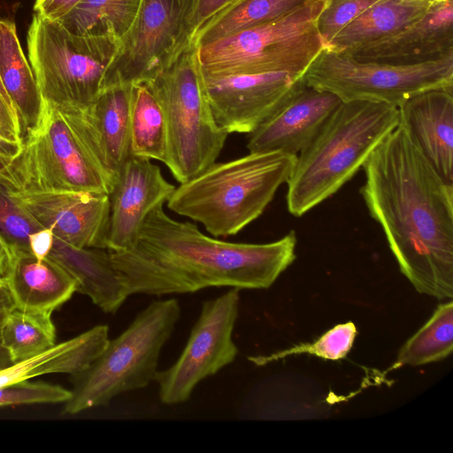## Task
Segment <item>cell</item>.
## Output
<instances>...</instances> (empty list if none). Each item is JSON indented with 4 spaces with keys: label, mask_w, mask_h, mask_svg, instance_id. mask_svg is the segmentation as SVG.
I'll use <instances>...</instances> for the list:
<instances>
[{
    "label": "cell",
    "mask_w": 453,
    "mask_h": 453,
    "mask_svg": "<svg viewBox=\"0 0 453 453\" xmlns=\"http://www.w3.org/2000/svg\"><path fill=\"white\" fill-rule=\"evenodd\" d=\"M362 168L360 194L402 273L415 289L453 297V184L443 180L398 126Z\"/></svg>",
    "instance_id": "obj_1"
},
{
    "label": "cell",
    "mask_w": 453,
    "mask_h": 453,
    "mask_svg": "<svg viewBox=\"0 0 453 453\" xmlns=\"http://www.w3.org/2000/svg\"><path fill=\"white\" fill-rule=\"evenodd\" d=\"M296 242L295 231L267 243L221 241L170 218L159 205L134 249L109 252L129 296H164L211 287L267 288L296 259Z\"/></svg>",
    "instance_id": "obj_2"
},
{
    "label": "cell",
    "mask_w": 453,
    "mask_h": 453,
    "mask_svg": "<svg viewBox=\"0 0 453 453\" xmlns=\"http://www.w3.org/2000/svg\"><path fill=\"white\" fill-rule=\"evenodd\" d=\"M399 124L398 108L342 102L297 156L287 181V207L301 217L335 194Z\"/></svg>",
    "instance_id": "obj_3"
},
{
    "label": "cell",
    "mask_w": 453,
    "mask_h": 453,
    "mask_svg": "<svg viewBox=\"0 0 453 453\" xmlns=\"http://www.w3.org/2000/svg\"><path fill=\"white\" fill-rule=\"evenodd\" d=\"M296 159L280 150H268L214 162L175 188L167 206L201 223L215 237L234 235L264 212L287 183Z\"/></svg>",
    "instance_id": "obj_4"
},
{
    "label": "cell",
    "mask_w": 453,
    "mask_h": 453,
    "mask_svg": "<svg viewBox=\"0 0 453 453\" xmlns=\"http://www.w3.org/2000/svg\"><path fill=\"white\" fill-rule=\"evenodd\" d=\"M84 109L42 100L36 124L10 164L14 192L110 195L115 180L99 161Z\"/></svg>",
    "instance_id": "obj_5"
},
{
    "label": "cell",
    "mask_w": 453,
    "mask_h": 453,
    "mask_svg": "<svg viewBox=\"0 0 453 453\" xmlns=\"http://www.w3.org/2000/svg\"><path fill=\"white\" fill-rule=\"evenodd\" d=\"M180 318L177 299L152 301L83 371L72 375L73 389L63 413L74 415L143 388L157 372L164 345Z\"/></svg>",
    "instance_id": "obj_6"
},
{
    "label": "cell",
    "mask_w": 453,
    "mask_h": 453,
    "mask_svg": "<svg viewBox=\"0 0 453 453\" xmlns=\"http://www.w3.org/2000/svg\"><path fill=\"white\" fill-rule=\"evenodd\" d=\"M146 84L161 104L166 121L165 165L183 183L216 162L228 135L211 111L198 46L192 42Z\"/></svg>",
    "instance_id": "obj_7"
},
{
    "label": "cell",
    "mask_w": 453,
    "mask_h": 453,
    "mask_svg": "<svg viewBox=\"0 0 453 453\" xmlns=\"http://www.w3.org/2000/svg\"><path fill=\"white\" fill-rule=\"evenodd\" d=\"M28 59L42 100L87 108L102 91L119 40L107 34L79 35L59 21L33 15L27 36Z\"/></svg>",
    "instance_id": "obj_8"
},
{
    "label": "cell",
    "mask_w": 453,
    "mask_h": 453,
    "mask_svg": "<svg viewBox=\"0 0 453 453\" xmlns=\"http://www.w3.org/2000/svg\"><path fill=\"white\" fill-rule=\"evenodd\" d=\"M326 0H312L272 22L198 46L209 75L286 72L303 76L325 47L315 22Z\"/></svg>",
    "instance_id": "obj_9"
},
{
    "label": "cell",
    "mask_w": 453,
    "mask_h": 453,
    "mask_svg": "<svg viewBox=\"0 0 453 453\" xmlns=\"http://www.w3.org/2000/svg\"><path fill=\"white\" fill-rule=\"evenodd\" d=\"M310 87L342 102L371 101L399 107L408 98L434 88L453 89V55L412 65L359 62L324 47L303 75Z\"/></svg>",
    "instance_id": "obj_10"
},
{
    "label": "cell",
    "mask_w": 453,
    "mask_h": 453,
    "mask_svg": "<svg viewBox=\"0 0 453 453\" xmlns=\"http://www.w3.org/2000/svg\"><path fill=\"white\" fill-rule=\"evenodd\" d=\"M196 0H142L103 79L102 89L152 80L192 42Z\"/></svg>",
    "instance_id": "obj_11"
},
{
    "label": "cell",
    "mask_w": 453,
    "mask_h": 453,
    "mask_svg": "<svg viewBox=\"0 0 453 453\" xmlns=\"http://www.w3.org/2000/svg\"><path fill=\"white\" fill-rule=\"evenodd\" d=\"M239 290L233 288L203 303L181 354L172 366L155 375L163 403H185L201 380L234 362L238 354L232 335L238 317Z\"/></svg>",
    "instance_id": "obj_12"
},
{
    "label": "cell",
    "mask_w": 453,
    "mask_h": 453,
    "mask_svg": "<svg viewBox=\"0 0 453 453\" xmlns=\"http://www.w3.org/2000/svg\"><path fill=\"white\" fill-rule=\"evenodd\" d=\"M203 75L215 121L228 134L252 133L303 84L286 72Z\"/></svg>",
    "instance_id": "obj_13"
},
{
    "label": "cell",
    "mask_w": 453,
    "mask_h": 453,
    "mask_svg": "<svg viewBox=\"0 0 453 453\" xmlns=\"http://www.w3.org/2000/svg\"><path fill=\"white\" fill-rule=\"evenodd\" d=\"M9 194L31 219L50 229L55 238L75 248L106 250L109 195L88 191Z\"/></svg>",
    "instance_id": "obj_14"
},
{
    "label": "cell",
    "mask_w": 453,
    "mask_h": 453,
    "mask_svg": "<svg viewBox=\"0 0 453 453\" xmlns=\"http://www.w3.org/2000/svg\"><path fill=\"white\" fill-rule=\"evenodd\" d=\"M175 188L150 159L131 155L117 173L109 195L106 250L120 252L134 249L145 219L168 201Z\"/></svg>",
    "instance_id": "obj_15"
},
{
    "label": "cell",
    "mask_w": 453,
    "mask_h": 453,
    "mask_svg": "<svg viewBox=\"0 0 453 453\" xmlns=\"http://www.w3.org/2000/svg\"><path fill=\"white\" fill-rule=\"evenodd\" d=\"M342 101L334 94L307 86L297 90L250 134V152L280 150L297 156L317 136Z\"/></svg>",
    "instance_id": "obj_16"
},
{
    "label": "cell",
    "mask_w": 453,
    "mask_h": 453,
    "mask_svg": "<svg viewBox=\"0 0 453 453\" xmlns=\"http://www.w3.org/2000/svg\"><path fill=\"white\" fill-rule=\"evenodd\" d=\"M359 62L412 65L453 55V0H438L403 30L345 50Z\"/></svg>",
    "instance_id": "obj_17"
},
{
    "label": "cell",
    "mask_w": 453,
    "mask_h": 453,
    "mask_svg": "<svg viewBox=\"0 0 453 453\" xmlns=\"http://www.w3.org/2000/svg\"><path fill=\"white\" fill-rule=\"evenodd\" d=\"M453 89L418 93L398 107L399 125L446 182L453 184Z\"/></svg>",
    "instance_id": "obj_18"
},
{
    "label": "cell",
    "mask_w": 453,
    "mask_h": 453,
    "mask_svg": "<svg viewBox=\"0 0 453 453\" xmlns=\"http://www.w3.org/2000/svg\"><path fill=\"white\" fill-rule=\"evenodd\" d=\"M14 307L52 313L77 290L75 280L57 262L38 260L29 250L15 248L5 280Z\"/></svg>",
    "instance_id": "obj_19"
},
{
    "label": "cell",
    "mask_w": 453,
    "mask_h": 453,
    "mask_svg": "<svg viewBox=\"0 0 453 453\" xmlns=\"http://www.w3.org/2000/svg\"><path fill=\"white\" fill-rule=\"evenodd\" d=\"M48 257L75 280L76 291L105 313H115L129 296L108 250L75 248L54 237Z\"/></svg>",
    "instance_id": "obj_20"
},
{
    "label": "cell",
    "mask_w": 453,
    "mask_h": 453,
    "mask_svg": "<svg viewBox=\"0 0 453 453\" xmlns=\"http://www.w3.org/2000/svg\"><path fill=\"white\" fill-rule=\"evenodd\" d=\"M133 85L102 89L96 101L85 108V116L96 141L105 171L115 180L131 156L130 102Z\"/></svg>",
    "instance_id": "obj_21"
},
{
    "label": "cell",
    "mask_w": 453,
    "mask_h": 453,
    "mask_svg": "<svg viewBox=\"0 0 453 453\" xmlns=\"http://www.w3.org/2000/svg\"><path fill=\"white\" fill-rule=\"evenodd\" d=\"M109 340V326H95L41 354L1 370L0 387L49 373L76 374L100 355Z\"/></svg>",
    "instance_id": "obj_22"
},
{
    "label": "cell",
    "mask_w": 453,
    "mask_h": 453,
    "mask_svg": "<svg viewBox=\"0 0 453 453\" xmlns=\"http://www.w3.org/2000/svg\"><path fill=\"white\" fill-rule=\"evenodd\" d=\"M438 0H378L326 46L345 51L391 36L422 19Z\"/></svg>",
    "instance_id": "obj_23"
},
{
    "label": "cell",
    "mask_w": 453,
    "mask_h": 453,
    "mask_svg": "<svg viewBox=\"0 0 453 453\" xmlns=\"http://www.w3.org/2000/svg\"><path fill=\"white\" fill-rule=\"evenodd\" d=\"M0 80L18 114L24 138L39 119L42 97L15 23L9 19H0Z\"/></svg>",
    "instance_id": "obj_24"
},
{
    "label": "cell",
    "mask_w": 453,
    "mask_h": 453,
    "mask_svg": "<svg viewBox=\"0 0 453 453\" xmlns=\"http://www.w3.org/2000/svg\"><path fill=\"white\" fill-rule=\"evenodd\" d=\"M312 0H236L214 15L194 35L193 42L203 45L239 31L272 22Z\"/></svg>",
    "instance_id": "obj_25"
},
{
    "label": "cell",
    "mask_w": 453,
    "mask_h": 453,
    "mask_svg": "<svg viewBox=\"0 0 453 453\" xmlns=\"http://www.w3.org/2000/svg\"><path fill=\"white\" fill-rule=\"evenodd\" d=\"M130 152L165 164L167 127L158 100L146 83L133 85L130 102Z\"/></svg>",
    "instance_id": "obj_26"
},
{
    "label": "cell",
    "mask_w": 453,
    "mask_h": 453,
    "mask_svg": "<svg viewBox=\"0 0 453 453\" xmlns=\"http://www.w3.org/2000/svg\"><path fill=\"white\" fill-rule=\"evenodd\" d=\"M51 314L16 307L5 311L0 326V340L13 364L41 354L56 344Z\"/></svg>",
    "instance_id": "obj_27"
},
{
    "label": "cell",
    "mask_w": 453,
    "mask_h": 453,
    "mask_svg": "<svg viewBox=\"0 0 453 453\" xmlns=\"http://www.w3.org/2000/svg\"><path fill=\"white\" fill-rule=\"evenodd\" d=\"M142 0H81L59 21L79 35H111L119 41L135 19Z\"/></svg>",
    "instance_id": "obj_28"
},
{
    "label": "cell",
    "mask_w": 453,
    "mask_h": 453,
    "mask_svg": "<svg viewBox=\"0 0 453 453\" xmlns=\"http://www.w3.org/2000/svg\"><path fill=\"white\" fill-rule=\"evenodd\" d=\"M453 349V302L440 304L429 320L401 348L390 370L421 365L449 356Z\"/></svg>",
    "instance_id": "obj_29"
},
{
    "label": "cell",
    "mask_w": 453,
    "mask_h": 453,
    "mask_svg": "<svg viewBox=\"0 0 453 453\" xmlns=\"http://www.w3.org/2000/svg\"><path fill=\"white\" fill-rule=\"evenodd\" d=\"M357 328L353 322L336 325L312 343H303L269 356L250 357L257 365H265L293 355H314L328 360L345 357L351 349Z\"/></svg>",
    "instance_id": "obj_30"
},
{
    "label": "cell",
    "mask_w": 453,
    "mask_h": 453,
    "mask_svg": "<svg viewBox=\"0 0 453 453\" xmlns=\"http://www.w3.org/2000/svg\"><path fill=\"white\" fill-rule=\"evenodd\" d=\"M378 0H326L315 22L324 46Z\"/></svg>",
    "instance_id": "obj_31"
},
{
    "label": "cell",
    "mask_w": 453,
    "mask_h": 453,
    "mask_svg": "<svg viewBox=\"0 0 453 453\" xmlns=\"http://www.w3.org/2000/svg\"><path fill=\"white\" fill-rule=\"evenodd\" d=\"M71 395L61 386L25 380L0 387V406L65 403Z\"/></svg>",
    "instance_id": "obj_32"
},
{
    "label": "cell",
    "mask_w": 453,
    "mask_h": 453,
    "mask_svg": "<svg viewBox=\"0 0 453 453\" xmlns=\"http://www.w3.org/2000/svg\"><path fill=\"white\" fill-rule=\"evenodd\" d=\"M39 229L42 227L15 203L9 190L0 185V234L12 245L29 250L28 235Z\"/></svg>",
    "instance_id": "obj_33"
},
{
    "label": "cell",
    "mask_w": 453,
    "mask_h": 453,
    "mask_svg": "<svg viewBox=\"0 0 453 453\" xmlns=\"http://www.w3.org/2000/svg\"><path fill=\"white\" fill-rule=\"evenodd\" d=\"M0 135L22 143L23 134L19 119L15 110L0 94Z\"/></svg>",
    "instance_id": "obj_34"
},
{
    "label": "cell",
    "mask_w": 453,
    "mask_h": 453,
    "mask_svg": "<svg viewBox=\"0 0 453 453\" xmlns=\"http://www.w3.org/2000/svg\"><path fill=\"white\" fill-rule=\"evenodd\" d=\"M234 1L236 0H196L192 18L194 35L210 19Z\"/></svg>",
    "instance_id": "obj_35"
},
{
    "label": "cell",
    "mask_w": 453,
    "mask_h": 453,
    "mask_svg": "<svg viewBox=\"0 0 453 453\" xmlns=\"http://www.w3.org/2000/svg\"><path fill=\"white\" fill-rule=\"evenodd\" d=\"M81 0H36L35 13L52 20H59Z\"/></svg>",
    "instance_id": "obj_36"
},
{
    "label": "cell",
    "mask_w": 453,
    "mask_h": 453,
    "mask_svg": "<svg viewBox=\"0 0 453 453\" xmlns=\"http://www.w3.org/2000/svg\"><path fill=\"white\" fill-rule=\"evenodd\" d=\"M54 242V234L49 228H42L28 235V247L31 253L38 259L48 257Z\"/></svg>",
    "instance_id": "obj_37"
},
{
    "label": "cell",
    "mask_w": 453,
    "mask_h": 453,
    "mask_svg": "<svg viewBox=\"0 0 453 453\" xmlns=\"http://www.w3.org/2000/svg\"><path fill=\"white\" fill-rule=\"evenodd\" d=\"M15 246L12 245L0 234V283L5 285V280L12 268Z\"/></svg>",
    "instance_id": "obj_38"
},
{
    "label": "cell",
    "mask_w": 453,
    "mask_h": 453,
    "mask_svg": "<svg viewBox=\"0 0 453 453\" xmlns=\"http://www.w3.org/2000/svg\"><path fill=\"white\" fill-rule=\"evenodd\" d=\"M21 146V142L11 141L0 135V155L11 161L19 155Z\"/></svg>",
    "instance_id": "obj_39"
},
{
    "label": "cell",
    "mask_w": 453,
    "mask_h": 453,
    "mask_svg": "<svg viewBox=\"0 0 453 453\" xmlns=\"http://www.w3.org/2000/svg\"><path fill=\"white\" fill-rule=\"evenodd\" d=\"M11 162L10 159L0 155V185L9 191H14L15 185L9 170Z\"/></svg>",
    "instance_id": "obj_40"
},
{
    "label": "cell",
    "mask_w": 453,
    "mask_h": 453,
    "mask_svg": "<svg viewBox=\"0 0 453 453\" xmlns=\"http://www.w3.org/2000/svg\"><path fill=\"white\" fill-rule=\"evenodd\" d=\"M13 307L14 303L8 288L0 283V311H6Z\"/></svg>",
    "instance_id": "obj_41"
},
{
    "label": "cell",
    "mask_w": 453,
    "mask_h": 453,
    "mask_svg": "<svg viewBox=\"0 0 453 453\" xmlns=\"http://www.w3.org/2000/svg\"><path fill=\"white\" fill-rule=\"evenodd\" d=\"M5 311H0V326ZM13 363L12 362L10 356L6 349L3 347L0 340V371L9 367Z\"/></svg>",
    "instance_id": "obj_42"
},
{
    "label": "cell",
    "mask_w": 453,
    "mask_h": 453,
    "mask_svg": "<svg viewBox=\"0 0 453 453\" xmlns=\"http://www.w3.org/2000/svg\"><path fill=\"white\" fill-rule=\"evenodd\" d=\"M0 94L2 95V96L4 97V99L6 101V103H7L11 107H12V108L14 109V107H13V105H12V102H11V100H10V98H9V96H8V95H7V93H6V91H5V89H4V87H3V84H2V82H1V80H0ZM14 110H15V109H14Z\"/></svg>",
    "instance_id": "obj_43"
}]
</instances>
